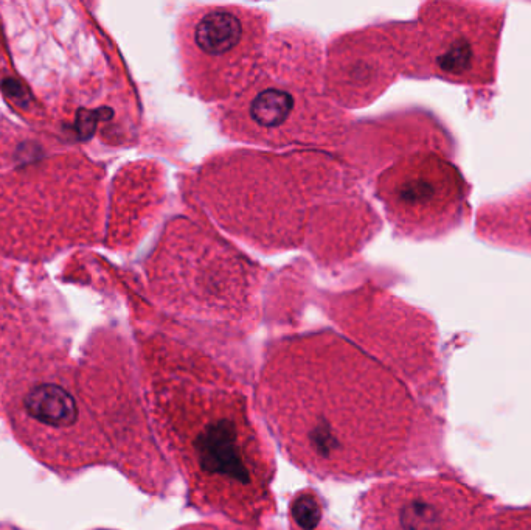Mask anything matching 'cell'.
<instances>
[{"mask_svg": "<svg viewBox=\"0 0 531 530\" xmlns=\"http://www.w3.org/2000/svg\"><path fill=\"white\" fill-rule=\"evenodd\" d=\"M263 16L236 7H205L181 25L185 77L207 102L246 89L257 77Z\"/></svg>", "mask_w": 531, "mask_h": 530, "instance_id": "1", "label": "cell"}, {"mask_svg": "<svg viewBox=\"0 0 531 530\" xmlns=\"http://www.w3.org/2000/svg\"><path fill=\"white\" fill-rule=\"evenodd\" d=\"M24 406L33 419L56 428L70 426L78 417L77 403L72 395L56 384H41L32 389L25 397Z\"/></svg>", "mask_w": 531, "mask_h": 530, "instance_id": "2", "label": "cell"}]
</instances>
